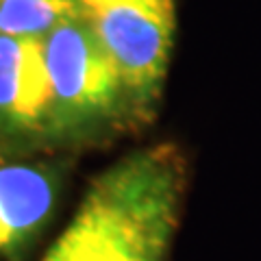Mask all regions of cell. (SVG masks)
Instances as JSON below:
<instances>
[{"instance_id":"cell-4","label":"cell","mask_w":261,"mask_h":261,"mask_svg":"<svg viewBox=\"0 0 261 261\" xmlns=\"http://www.w3.org/2000/svg\"><path fill=\"white\" fill-rule=\"evenodd\" d=\"M0 128L15 135L55 128L44 37L0 33Z\"/></svg>"},{"instance_id":"cell-2","label":"cell","mask_w":261,"mask_h":261,"mask_svg":"<svg viewBox=\"0 0 261 261\" xmlns=\"http://www.w3.org/2000/svg\"><path fill=\"white\" fill-rule=\"evenodd\" d=\"M116 63L128 102L148 107L168 74L176 37L174 0H74Z\"/></svg>"},{"instance_id":"cell-1","label":"cell","mask_w":261,"mask_h":261,"mask_svg":"<svg viewBox=\"0 0 261 261\" xmlns=\"http://www.w3.org/2000/svg\"><path fill=\"white\" fill-rule=\"evenodd\" d=\"M172 144L135 150L98 174L42 261H168L185 198Z\"/></svg>"},{"instance_id":"cell-3","label":"cell","mask_w":261,"mask_h":261,"mask_svg":"<svg viewBox=\"0 0 261 261\" xmlns=\"http://www.w3.org/2000/svg\"><path fill=\"white\" fill-rule=\"evenodd\" d=\"M55 94V128L96 124L128 102L116 63L89 24L74 11L44 35Z\"/></svg>"},{"instance_id":"cell-5","label":"cell","mask_w":261,"mask_h":261,"mask_svg":"<svg viewBox=\"0 0 261 261\" xmlns=\"http://www.w3.org/2000/svg\"><path fill=\"white\" fill-rule=\"evenodd\" d=\"M57 198L59 183L46 166H0V257H18L39 238Z\"/></svg>"},{"instance_id":"cell-6","label":"cell","mask_w":261,"mask_h":261,"mask_svg":"<svg viewBox=\"0 0 261 261\" xmlns=\"http://www.w3.org/2000/svg\"><path fill=\"white\" fill-rule=\"evenodd\" d=\"M74 11V0H0V33L44 37Z\"/></svg>"}]
</instances>
